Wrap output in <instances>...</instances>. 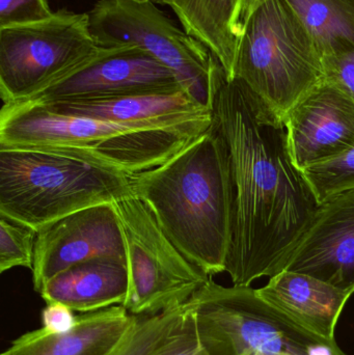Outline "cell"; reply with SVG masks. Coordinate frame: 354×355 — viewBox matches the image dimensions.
Instances as JSON below:
<instances>
[{
  "label": "cell",
  "instance_id": "obj_1",
  "mask_svg": "<svg viewBox=\"0 0 354 355\" xmlns=\"http://www.w3.org/2000/svg\"><path fill=\"white\" fill-rule=\"evenodd\" d=\"M213 124L222 135L233 186V231L226 272L249 287L272 277L313 220L319 200L293 160L283 119L245 81L220 68Z\"/></svg>",
  "mask_w": 354,
  "mask_h": 355
},
{
  "label": "cell",
  "instance_id": "obj_2",
  "mask_svg": "<svg viewBox=\"0 0 354 355\" xmlns=\"http://www.w3.org/2000/svg\"><path fill=\"white\" fill-rule=\"evenodd\" d=\"M130 181L133 196L187 260L209 277L226 271L233 186L226 144L213 123L168 162Z\"/></svg>",
  "mask_w": 354,
  "mask_h": 355
},
{
  "label": "cell",
  "instance_id": "obj_3",
  "mask_svg": "<svg viewBox=\"0 0 354 355\" xmlns=\"http://www.w3.org/2000/svg\"><path fill=\"white\" fill-rule=\"evenodd\" d=\"M130 196V176L89 158L57 149H0V216L35 231Z\"/></svg>",
  "mask_w": 354,
  "mask_h": 355
},
{
  "label": "cell",
  "instance_id": "obj_4",
  "mask_svg": "<svg viewBox=\"0 0 354 355\" xmlns=\"http://www.w3.org/2000/svg\"><path fill=\"white\" fill-rule=\"evenodd\" d=\"M235 77L282 119L326 79L321 53L286 0H266L245 21Z\"/></svg>",
  "mask_w": 354,
  "mask_h": 355
},
{
  "label": "cell",
  "instance_id": "obj_5",
  "mask_svg": "<svg viewBox=\"0 0 354 355\" xmlns=\"http://www.w3.org/2000/svg\"><path fill=\"white\" fill-rule=\"evenodd\" d=\"M89 15V29L100 47L133 46L176 74L183 91L212 110L222 64L152 0H98Z\"/></svg>",
  "mask_w": 354,
  "mask_h": 355
},
{
  "label": "cell",
  "instance_id": "obj_6",
  "mask_svg": "<svg viewBox=\"0 0 354 355\" xmlns=\"http://www.w3.org/2000/svg\"><path fill=\"white\" fill-rule=\"evenodd\" d=\"M209 355H308L321 338L297 327L257 289L224 287L210 277L186 302Z\"/></svg>",
  "mask_w": 354,
  "mask_h": 355
},
{
  "label": "cell",
  "instance_id": "obj_7",
  "mask_svg": "<svg viewBox=\"0 0 354 355\" xmlns=\"http://www.w3.org/2000/svg\"><path fill=\"white\" fill-rule=\"evenodd\" d=\"M87 12L62 8L47 20L0 28V97L25 101L97 52Z\"/></svg>",
  "mask_w": 354,
  "mask_h": 355
},
{
  "label": "cell",
  "instance_id": "obj_8",
  "mask_svg": "<svg viewBox=\"0 0 354 355\" xmlns=\"http://www.w3.org/2000/svg\"><path fill=\"white\" fill-rule=\"evenodd\" d=\"M114 206L129 270L128 294L122 306L141 317L186 304L211 277L185 258L141 200L133 196Z\"/></svg>",
  "mask_w": 354,
  "mask_h": 355
},
{
  "label": "cell",
  "instance_id": "obj_9",
  "mask_svg": "<svg viewBox=\"0 0 354 355\" xmlns=\"http://www.w3.org/2000/svg\"><path fill=\"white\" fill-rule=\"evenodd\" d=\"M179 116L139 123H116L52 112L30 102L3 104L0 110V149H58L85 154L118 135L170 126L202 116Z\"/></svg>",
  "mask_w": 354,
  "mask_h": 355
},
{
  "label": "cell",
  "instance_id": "obj_10",
  "mask_svg": "<svg viewBox=\"0 0 354 355\" xmlns=\"http://www.w3.org/2000/svg\"><path fill=\"white\" fill-rule=\"evenodd\" d=\"M183 91L176 74L133 46L100 47L89 60L60 80L21 102L44 104Z\"/></svg>",
  "mask_w": 354,
  "mask_h": 355
},
{
  "label": "cell",
  "instance_id": "obj_11",
  "mask_svg": "<svg viewBox=\"0 0 354 355\" xmlns=\"http://www.w3.org/2000/svg\"><path fill=\"white\" fill-rule=\"evenodd\" d=\"M107 257L127 261L114 204L89 207L53 221L37 231L31 269L35 291L78 263Z\"/></svg>",
  "mask_w": 354,
  "mask_h": 355
},
{
  "label": "cell",
  "instance_id": "obj_12",
  "mask_svg": "<svg viewBox=\"0 0 354 355\" xmlns=\"http://www.w3.org/2000/svg\"><path fill=\"white\" fill-rule=\"evenodd\" d=\"M283 122L293 160L303 172L354 148V101L326 79L295 103Z\"/></svg>",
  "mask_w": 354,
  "mask_h": 355
},
{
  "label": "cell",
  "instance_id": "obj_13",
  "mask_svg": "<svg viewBox=\"0 0 354 355\" xmlns=\"http://www.w3.org/2000/svg\"><path fill=\"white\" fill-rule=\"evenodd\" d=\"M283 270L303 273L354 293V188L320 202Z\"/></svg>",
  "mask_w": 354,
  "mask_h": 355
},
{
  "label": "cell",
  "instance_id": "obj_14",
  "mask_svg": "<svg viewBox=\"0 0 354 355\" xmlns=\"http://www.w3.org/2000/svg\"><path fill=\"white\" fill-rule=\"evenodd\" d=\"M257 293L297 327L324 340L335 339L339 317L353 295L316 277L289 270L270 277Z\"/></svg>",
  "mask_w": 354,
  "mask_h": 355
},
{
  "label": "cell",
  "instance_id": "obj_15",
  "mask_svg": "<svg viewBox=\"0 0 354 355\" xmlns=\"http://www.w3.org/2000/svg\"><path fill=\"white\" fill-rule=\"evenodd\" d=\"M139 318L123 306L87 313L66 333L52 334L41 327L24 334L1 355H106Z\"/></svg>",
  "mask_w": 354,
  "mask_h": 355
},
{
  "label": "cell",
  "instance_id": "obj_16",
  "mask_svg": "<svg viewBox=\"0 0 354 355\" xmlns=\"http://www.w3.org/2000/svg\"><path fill=\"white\" fill-rule=\"evenodd\" d=\"M129 290L127 261L98 258L56 275L39 292L46 304L60 302L75 312H98L122 306Z\"/></svg>",
  "mask_w": 354,
  "mask_h": 355
},
{
  "label": "cell",
  "instance_id": "obj_17",
  "mask_svg": "<svg viewBox=\"0 0 354 355\" xmlns=\"http://www.w3.org/2000/svg\"><path fill=\"white\" fill-rule=\"evenodd\" d=\"M39 105L60 114L116 123L148 122L212 112L197 104L184 91L58 100Z\"/></svg>",
  "mask_w": 354,
  "mask_h": 355
},
{
  "label": "cell",
  "instance_id": "obj_18",
  "mask_svg": "<svg viewBox=\"0 0 354 355\" xmlns=\"http://www.w3.org/2000/svg\"><path fill=\"white\" fill-rule=\"evenodd\" d=\"M243 0H184L176 12L183 29L201 42L222 64L229 79L235 76L241 39Z\"/></svg>",
  "mask_w": 354,
  "mask_h": 355
},
{
  "label": "cell",
  "instance_id": "obj_19",
  "mask_svg": "<svg viewBox=\"0 0 354 355\" xmlns=\"http://www.w3.org/2000/svg\"><path fill=\"white\" fill-rule=\"evenodd\" d=\"M322 58L354 49V0H286Z\"/></svg>",
  "mask_w": 354,
  "mask_h": 355
},
{
  "label": "cell",
  "instance_id": "obj_20",
  "mask_svg": "<svg viewBox=\"0 0 354 355\" xmlns=\"http://www.w3.org/2000/svg\"><path fill=\"white\" fill-rule=\"evenodd\" d=\"M184 312L183 304L159 314L139 317L130 331L106 355H151L177 327Z\"/></svg>",
  "mask_w": 354,
  "mask_h": 355
},
{
  "label": "cell",
  "instance_id": "obj_21",
  "mask_svg": "<svg viewBox=\"0 0 354 355\" xmlns=\"http://www.w3.org/2000/svg\"><path fill=\"white\" fill-rule=\"evenodd\" d=\"M37 232L0 216V272L16 267L33 269Z\"/></svg>",
  "mask_w": 354,
  "mask_h": 355
},
{
  "label": "cell",
  "instance_id": "obj_22",
  "mask_svg": "<svg viewBox=\"0 0 354 355\" xmlns=\"http://www.w3.org/2000/svg\"><path fill=\"white\" fill-rule=\"evenodd\" d=\"M319 202L354 188V148L332 162L303 171Z\"/></svg>",
  "mask_w": 354,
  "mask_h": 355
},
{
  "label": "cell",
  "instance_id": "obj_23",
  "mask_svg": "<svg viewBox=\"0 0 354 355\" xmlns=\"http://www.w3.org/2000/svg\"><path fill=\"white\" fill-rule=\"evenodd\" d=\"M151 355H209L202 345L195 319L185 304V312L177 327Z\"/></svg>",
  "mask_w": 354,
  "mask_h": 355
},
{
  "label": "cell",
  "instance_id": "obj_24",
  "mask_svg": "<svg viewBox=\"0 0 354 355\" xmlns=\"http://www.w3.org/2000/svg\"><path fill=\"white\" fill-rule=\"evenodd\" d=\"M53 12L48 0H0V28L42 22Z\"/></svg>",
  "mask_w": 354,
  "mask_h": 355
},
{
  "label": "cell",
  "instance_id": "obj_25",
  "mask_svg": "<svg viewBox=\"0 0 354 355\" xmlns=\"http://www.w3.org/2000/svg\"><path fill=\"white\" fill-rule=\"evenodd\" d=\"M326 80L342 89L354 101V49L324 58Z\"/></svg>",
  "mask_w": 354,
  "mask_h": 355
},
{
  "label": "cell",
  "instance_id": "obj_26",
  "mask_svg": "<svg viewBox=\"0 0 354 355\" xmlns=\"http://www.w3.org/2000/svg\"><path fill=\"white\" fill-rule=\"evenodd\" d=\"M74 311L60 302H50L42 311L41 322L43 329L52 334H62L76 327L78 316Z\"/></svg>",
  "mask_w": 354,
  "mask_h": 355
},
{
  "label": "cell",
  "instance_id": "obj_27",
  "mask_svg": "<svg viewBox=\"0 0 354 355\" xmlns=\"http://www.w3.org/2000/svg\"><path fill=\"white\" fill-rule=\"evenodd\" d=\"M308 355H347L342 352L336 340H324L315 342L308 349Z\"/></svg>",
  "mask_w": 354,
  "mask_h": 355
},
{
  "label": "cell",
  "instance_id": "obj_28",
  "mask_svg": "<svg viewBox=\"0 0 354 355\" xmlns=\"http://www.w3.org/2000/svg\"><path fill=\"white\" fill-rule=\"evenodd\" d=\"M264 1H266V0H243L240 12L241 31H242V25L245 21L247 20L249 15H251L258 6H261Z\"/></svg>",
  "mask_w": 354,
  "mask_h": 355
},
{
  "label": "cell",
  "instance_id": "obj_29",
  "mask_svg": "<svg viewBox=\"0 0 354 355\" xmlns=\"http://www.w3.org/2000/svg\"><path fill=\"white\" fill-rule=\"evenodd\" d=\"M155 3L160 4V6H166L172 8V12L176 14L180 10L184 0H152Z\"/></svg>",
  "mask_w": 354,
  "mask_h": 355
}]
</instances>
